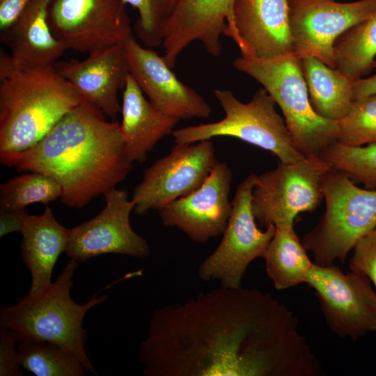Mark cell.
Segmentation results:
<instances>
[{"label": "cell", "mask_w": 376, "mask_h": 376, "mask_svg": "<svg viewBox=\"0 0 376 376\" xmlns=\"http://www.w3.org/2000/svg\"><path fill=\"white\" fill-rule=\"evenodd\" d=\"M232 179L228 164L217 160L198 189L159 211L162 224L176 227L197 243L222 235L232 210L229 201Z\"/></svg>", "instance_id": "cell-16"}, {"label": "cell", "mask_w": 376, "mask_h": 376, "mask_svg": "<svg viewBox=\"0 0 376 376\" xmlns=\"http://www.w3.org/2000/svg\"><path fill=\"white\" fill-rule=\"evenodd\" d=\"M306 283L315 290L327 324L337 336L357 340L376 330V292L367 276L313 263Z\"/></svg>", "instance_id": "cell-10"}, {"label": "cell", "mask_w": 376, "mask_h": 376, "mask_svg": "<svg viewBox=\"0 0 376 376\" xmlns=\"http://www.w3.org/2000/svg\"><path fill=\"white\" fill-rule=\"evenodd\" d=\"M299 59L309 100L316 113L333 120L345 116L353 100L354 81L315 57Z\"/></svg>", "instance_id": "cell-23"}, {"label": "cell", "mask_w": 376, "mask_h": 376, "mask_svg": "<svg viewBox=\"0 0 376 376\" xmlns=\"http://www.w3.org/2000/svg\"><path fill=\"white\" fill-rule=\"evenodd\" d=\"M234 68L260 83L280 107L297 150L305 157L318 156L338 142L337 120L313 110L299 59L292 52L272 58L237 57Z\"/></svg>", "instance_id": "cell-5"}, {"label": "cell", "mask_w": 376, "mask_h": 376, "mask_svg": "<svg viewBox=\"0 0 376 376\" xmlns=\"http://www.w3.org/2000/svg\"><path fill=\"white\" fill-rule=\"evenodd\" d=\"M325 211L302 239L313 263L328 266L345 260L350 250L376 228V190L357 187L345 174L331 169L321 185Z\"/></svg>", "instance_id": "cell-6"}, {"label": "cell", "mask_w": 376, "mask_h": 376, "mask_svg": "<svg viewBox=\"0 0 376 376\" xmlns=\"http://www.w3.org/2000/svg\"><path fill=\"white\" fill-rule=\"evenodd\" d=\"M31 0H0V29L4 33L17 20Z\"/></svg>", "instance_id": "cell-33"}, {"label": "cell", "mask_w": 376, "mask_h": 376, "mask_svg": "<svg viewBox=\"0 0 376 376\" xmlns=\"http://www.w3.org/2000/svg\"><path fill=\"white\" fill-rule=\"evenodd\" d=\"M21 233L20 253L31 273L29 293L32 294L51 284L55 264L60 255L66 251L70 228L61 225L52 209L46 206L40 215L28 214Z\"/></svg>", "instance_id": "cell-22"}, {"label": "cell", "mask_w": 376, "mask_h": 376, "mask_svg": "<svg viewBox=\"0 0 376 376\" xmlns=\"http://www.w3.org/2000/svg\"><path fill=\"white\" fill-rule=\"evenodd\" d=\"M54 67L83 100L107 117H117L121 110L118 92L130 73L124 43L90 52L82 61L56 62Z\"/></svg>", "instance_id": "cell-18"}, {"label": "cell", "mask_w": 376, "mask_h": 376, "mask_svg": "<svg viewBox=\"0 0 376 376\" xmlns=\"http://www.w3.org/2000/svg\"><path fill=\"white\" fill-rule=\"evenodd\" d=\"M334 51L335 68L351 79L370 73L376 56V13L340 35Z\"/></svg>", "instance_id": "cell-25"}, {"label": "cell", "mask_w": 376, "mask_h": 376, "mask_svg": "<svg viewBox=\"0 0 376 376\" xmlns=\"http://www.w3.org/2000/svg\"><path fill=\"white\" fill-rule=\"evenodd\" d=\"M48 22L67 49L80 52L123 44L132 35L122 0H53Z\"/></svg>", "instance_id": "cell-13"}, {"label": "cell", "mask_w": 376, "mask_h": 376, "mask_svg": "<svg viewBox=\"0 0 376 376\" xmlns=\"http://www.w3.org/2000/svg\"><path fill=\"white\" fill-rule=\"evenodd\" d=\"M331 166L320 157L282 163L256 176L251 194L252 211L260 227L293 226L299 213L313 212L323 199L321 189Z\"/></svg>", "instance_id": "cell-8"}, {"label": "cell", "mask_w": 376, "mask_h": 376, "mask_svg": "<svg viewBox=\"0 0 376 376\" xmlns=\"http://www.w3.org/2000/svg\"><path fill=\"white\" fill-rule=\"evenodd\" d=\"M349 266L350 270L367 276L376 290V228L356 244Z\"/></svg>", "instance_id": "cell-31"}, {"label": "cell", "mask_w": 376, "mask_h": 376, "mask_svg": "<svg viewBox=\"0 0 376 376\" xmlns=\"http://www.w3.org/2000/svg\"><path fill=\"white\" fill-rule=\"evenodd\" d=\"M292 53L335 68L334 45L347 30L376 13V0H288Z\"/></svg>", "instance_id": "cell-12"}, {"label": "cell", "mask_w": 376, "mask_h": 376, "mask_svg": "<svg viewBox=\"0 0 376 376\" xmlns=\"http://www.w3.org/2000/svg\"><path fill=\"white\" fill-rule=\"evenodd\" d=\"M217 159L210 140L175 143L170 152L144 171L134 189V212L143 215L159 211L174 201L198 189Z\"/></svg>", "instance_id": "cell-11"}, {"label": "cell", "mask_w": 376, "mask_h": 376, "mask_svg": "<svg viewBox=\"0 0 376 376\" xmlns=\"http://www.w3.org/2000/svg\"><path fill=\"white\" fill-rule=\"evenodd\" d=\"M288 0H235L233 19L246 58H272L292 52Z\"/></svg>", "instance_id": "cell-19"}, {"label": "cell", "mask_w": 376, "mask_h": 376, "mask_svg": "<svg viewBox=\"0 0 376 376\" xmlns=\"http://www.w3.org/2000/svg\"><path fill=\"white\" fill-rule=\"evenodd\" d=\"M120 132L127 159L143 163L163 137L172 134L180 120L169 116L148 100L129 73L123 91Z\"/></svg>", "instance_id": "cell-20"}, {"label": "cell", "mask_w": 376, "mask_h": 376, "mask_svg": "<svg viewBox=\"0 0 376 376\" xmlns=\"http://www.w3.org/2000/svg\"><path fill=\"white\" fill-rule=\"evenodd\" d=\"M124 48L130 73L161 111L180 120L210 116L209 104L178 79L163 56L152 48L142 47L133 35L124 42Z\"/></svg>", "instance_id": "cell-17"}, {"label": "cell", "mask_w": 376, "mask_h": 376, "mask_svg": "<svg viewBox=\"0 0 376 376\" xmlns=\"http://www.w3.org/2000/svg\"><path fill=\"white\" fill-rule=\"evenodd\" d=\"M78 265L70 259L48 286L28 293L13 306L2 305L0 324L11 331L17 343L36 340L56 344L75 355L88 372L97 375L85 349L88 331L83 320L88 311L105 302L108 296L95 294L83 304L72 299V279Z\"/></svg>", "instance_id": "cell-4"}, {"label": "cell", "mask_w": 376, "mask_h": 376, "mask_svg": "<svg viewBox=\"0 0 376 376\" xmlns=\"http://www.w3.org/2000/svg\"><path fill=\"white\" fill-rule=\"evenodd\" d=\"M337 122L339 143L361 146L376 143V95L353 100L347 113Z\"/></svg>", "instance_id": "cell-29"}, {"label": "cell", "mask_w": 376, "mask_h": 376, "mask_svg": "<svg viewBox=\"0 0 376 376\" xmlns=\"http://www.w3.org/2000/svg\"><path fill=\"white\" fill-rule=\"evenodd\" d=\"M235 0H178L166 26L162 56L172 68L182 51L194 42H201L207 54L217 57L221 53L223 34L235 42L241 56L246 49L235 26L233 7Z\"/></svg>", "instance_id": "cell-15"}, {"label": "cell", "mask_w": 376, "mask_h": 376, "mask_svg": "<svg viewBox=\"0 0 376 376\" xmlns=\"http://www.w3.org/2000/svg\"><path fill=\"white\" fill-rule=\"evenodd\" d=\"M332 169L345 174L353 182L376 190V143L347 146L336 142L320 155Z\"/></svg>", "instance_id": "cell-28"}, {"label": "cell", "mask_w": 376, "mask_h": 376, "mask_svg": "<svg viewBox=\"0 0 376 376\" xmlns=\"http://www.w3.org/2000/svg\"><path fill=\"white\" fill-rule=\"evenodd\" d=\"M17 72L15 63L11 56L4 51L0 53V81L1 82L12 77Z\"/></svg>", "instance_id": "cell-36"}, {"label": "cell", "mask_w": 376, "mask_h": 376, "mask_svg": "<svg viewBox=\"0 0 376 376\" xmlns=\"http://www.w3.org/2000/svg\"><path fill=\"white\" fill-rule=\"evenodd\" d=\"M139 14L134 29L138 39L149 48L162 45L165 30L178 0H122Z\"/></svg>", "instance_id": "cell-30"}, {"label": "cell", "mask_w": 376, "mask_h": 376, "mask_svg": "<svg viewBox=\"0 0 376 376\" xmlns=\"http://www.w3.org/2000/svg\"><path fill=\"white\" fill-rule=\"evenodd\" d=\"M373 68L376 70V61L373 62ZM376 95V73L368 78H360L353 84V100Z\"/></svg>", "instance_id": "cell-35"}, {"label": "cell", "mask_w": 376, "mask_h": 376, "mask_svg": "<svg viewBox=\"0 0 376 376\" xmlns=\"http://www.w3.org/2000/svg\"><path fill=\"white\" fill-rule=\"evenodd\" d=\"M82 100L54 65L17 71L0 85V154L32 147Z\"/></svg>", "instance_id": "cell-3"}, {"label": "cell", "mask_w": 376, "mask_h": 376, "mask_svg": "<svg viewBox=\"0 0 376 376\" xmlns=\"http://www.w3.org/2000/svg\"><path fill=\"white\" fill-rule=\"evenodd\" d=\"M2 165L44 173L61 185V203L81 208L105 195L132 170L120 132L95 105L83 100L40 141L16 153L0 154Z\"/></svg>", "instance_id": "cell-2"}, {"label": "cell", "mask_w": 376, "mask_h": 376, "mask_svg": "<svg viewBox=\"0 0 376 376\" xmlns=\"http://www.w3.org/2000/svg\"><path fill=\"white\" fill-rule=\"evenodd\" d=\"M263 258L267 274L279 290L306 283L313 264L293 226L276 227Z\"/></svg>", "instance_id": "cell-24"}, {"label": "cell", "mask_w": 376, "mask_h": 376, "mask_svg": "<svg viewBox=\"0 0 376 376\" xmlns=\"http://www.w3.org/2000/svg\"><path fill=\"white\" fill-rule=\"evenodd\" d=\"M17 344L21 366L36 376H83L87 371L75 355L56 344L36 340Z\"/></svg>", "instance_id": "cell-26"}, {"label": "cell", "mask_w": 376, "mask_h": 376, "mask_svg": "<svg viewBox=\"0 0 376 376\" xmlns=\"http://www.w3.org/2000/svg\"><path fill=\"white\" fill-rule=\"evenodd\" d=\"M26 210H8L1 209L0 211V237L6 235L20 232L24 221L28 216Z\"/></svg>", "instance_id": "cell-34"}, {"label": "cell", "mask_w": 376, "mask_h": 376, "mask_svg": "<svg viewBox=\"0 0 376 376\" xmlns=\"http://www.w3.org/2000/svg\"><path fill=\"white\" fill-rule=\"evenodd\" d=\"M104 196L105 206L97 215L70 228L67 256L78 263L107 253L148 257V243L130 224L134 201L129 200L125 191L116 188Z\"/></svg>", "instance_id": "cell-14"}, {"label": "cell", "mask_w": 376, "mask_h": 376, "mask_svg": "<svg viewBox=\"0 0 376 376\" xmlns=\"http://www.w3.org/2000/svg\"><path fill=\"white\" fill-rule=\"evenodd\" d=\"M61 187L55 179L44 173L28 171L1 184V208L24 210L35 203L48 205L61 198Z\"/></svg>", "instance_id": "cell-27"}, {"label": "cell", "mask_w": 376, "mask_h": 376, "mask_svg": "<svg viewBox=\"0 0 376 376\" xmlns=\"http://www.w3.org/2000/svg\"><path fill=\"white\" fill-rule=\"evenodd\" d=\"M214 95L225 116L216 122L176 129L175 143H193L217 136H230L271 152L282 163L304 158L295 148L276 102L264 88L248 102L240 101L229 90L215 89Z\"/></svg>", "instance_id": "cell-7"}, {"label": "cell", "mask_w": 376, "mask_h": 376, "mask_svg": "<svg viewBox=\"0 0 376 376\" xmlns=\"http://www.w3.org/2000/svg\"><path fill=\"white\" fill-rule=\"evenodd\" d=\"M146 376H318L295 314L268 292L221 285L155 309L139 346Z\"/></svg>", "instance_id": "cell-1"}, {"label": "cell", "mask_w": 376, "mask_h": 376, "mask_svg": "<svg viewBox=\"0 0 376 376\" xmlns=\"http://www.w3.org/2000/svg\"><path fill=\"white\" fill-rule=\"evenodd\" d=\"M53 0H31L1 40L10 48L17 71L54 65L67 49L52 33L48 11Z\"/></svg>", "instance_id": "cell-21"}, {"label": "cell", "mask_w": 376, "mask_h": 376, "mask_svg": "<svg viewBox=\"0 0 376 376\" xmlns=\"http://www.w3.org/2000/svg\"><path fill=\"white\" fill-rule=\"evenodd\" d=\"M256 176L250 174L237 185L222 239L198 266L201 280L217 281L230 288L241 286L249 265L257 258H263L276 226L270 225L263 231L257 226L251 206Z\"/></svg>", "instance_id": "cell-9"}, {"label": "cell", "mask_w": 376, "mask_h": 376, "mask_svg": "<svg viewBox=\"0 0 376 376\" xmlns=\"http://www.w3.org/2000/svg\"><path fill=\"white\" fill-rule=\"evenodd\" d=\"M15 338L9 329L0 328V375L22 376L21 355L15 347Z\"/></svg>", "instance_id": "cell-32"}]
</instances>
